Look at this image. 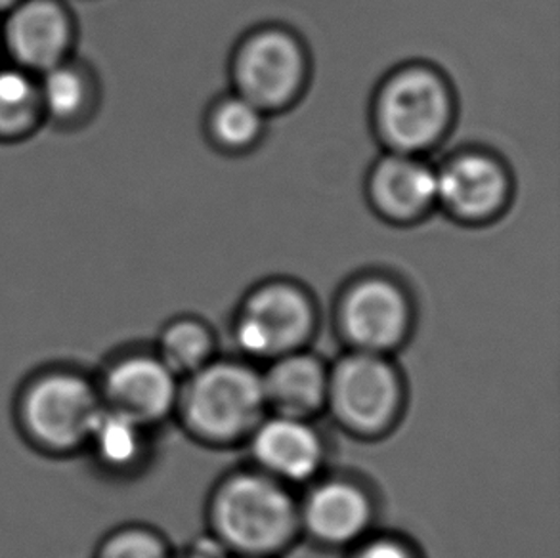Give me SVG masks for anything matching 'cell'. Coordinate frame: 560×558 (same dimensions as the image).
Returning a JSON list of instances; mask_svg holds the SVG:
<instances>
[{
	"label": "cell",
	"mask_w": 560,
	"mask_h": 558,
	"mask_svg": "<svg viewBox=\"0 0 560 558\" xmlns=\"http://www.w3.org/2000/svg\"><path fill=\"white\" fill-rule=\"evenodd\" d=\"M207 521L230 557L278 558L301 537L295 491L255 467L234 470L214 486Z\"/></svg>",
	"instance_id": "6da1fadb"
},
{
	"label": "cell",
	"mask_w": 560,
	"mask_h": 558,
	"mask_svg": "<svg viewBox=\"0 0 560 558\" xmlns=\"http://www.w3.org/2000/svg\"><path fill=\"white\" fill-rule=\"evenodd\" d=\"M102 409L94 373L52 363L23 379L14 400L15 427L35 452L69 460L84 455Z\"/></svg>",
	"instance_id": "7a4b0ae2"
},
{
	"label": "cell",
	"mask_w": 560,
	"mask_h": 558,
	"mask_svg": "<svg viewBox=\"0 0 560 558\" xmlns=\"http://www.w3.org/2000/svg\"><path fill=\"white\" fill-rule=\"evenodd\" d=\"M175 416L199 444L232 447L268 416L260 371L243 360L214 358L180 381Z\"/></svg>",
	"instance_id": "3957f363"
},
{
	"label": "cell",
	"mask_w": 560,
	"mask_h": 558,
	"mask_svg": "<svg viewBox=\"0 0 560 558\" xmlns=\"http://www.w3.org/2000/svg\"><path fill=\"white\" fill-rule=\"evenodd\" d=\"M455 98L446 77L427 63L394 69L373 102V125L386 150L423 155L454 125Z\"/></svg>",
	"instance_id": "277c9868"
},
{
	"label": "cell",
	"mask_w": 560,
	"mask_h": 558,
	"mask_svg": "<svg viewBox=\"0 0 560 558\" xmlns=\"http://www.w3.org/2000/svg\"><path fill=\"white\" fill-rule=\"evenodd\" d=\"M406 383L390 356L349 350L329 365L326 409L350 437L390 434L406 409Z\"/></svg>",
	"instance_id": "5b68a950"
},
{
	"label": "cell",
	"mask_w": 560,
	"mask_h": 558,
	"mask_svg": "<svg viewBox=\"0 0 560 558\" xmlns=\"http://www.w3.org/2000/svg\"><path fill=\"white\" fill-rule=\"evenodd\" d=\"M318 329V306L306 287L268 279L250 289L234 317L235 347L245 358L272 362L306 350Z\"/></svg>",
	"instance_id": "8992f818"
},
{
	"label": "cell",
	"mask_w": 560,
	"mask_h": 558,
	"mask_svg": "<svg viewBox=\"0 0 560 558\" xmlns=\"http://www.w3.org/2000/svg\"><path fill=\"white\" fill-rule=\"evenodd\" d=\"M416 304L408 287L383 272L349 281L335 304V327L349 350L390 356L413 332Z\"/></svg>",
	"instance_id": "52a82bcc"
},
{
	"label": "cell",
	"mask_w": 560,
	"mask_h": 558,
	"mask_svg": "<svg viewBox=\"0 0 560 558\" xmlns=\"http://www.w3.org/2000/svg\"><path fill=\"white\" fill-rule=\"evenodd\" d=\"M311 60L301 38L278 25L250 31L232 58L234 92L266 115L283 112L301 98Z\"/></svg>",
	"instance_id": "ba28073f"
},
{
	"label": "cell",
	"mask_w": 560,
	"mask_h": 558,
	"mask_svg": "<svg viewBox=\"0 0 560 558\" xmlns=\"http://www.w3.org/2000/svg\"><path fill=\"white\" fill-rule=\"evenodd\" d=\"M104 408L152 430L175 416L180 379L153 348H125L94 373Z\"/></svg>",
	"instance_id": "9c48e42d"
},
{
	"label": "cell",
	"mask_w": 560,
	"mask_h": 558,
	"mask_svg": "<svg viewBox=\"0 0 560 558\" xmlns=\"http://www.w3.org/2000/svg\"><path fill=\"white\" fill-rule=\"evenodd\" d=\"M79 23L68 0H22L0 18L2 60L40 75L73 58Z\"/></svg>",
	"instance_id": "30bf717a"
},
{
	"label": "cell",
	"mask_w": 560,
	"mask_h": 558,
	"mask_svg": "<svg viewBox=\"0 0 560 558\" xmlns=\"http://www.w3.org/2000/svg\"><path fill=\"white\" fill-rule=\"evenodd\" d=\"M301 536L324 549H347L373 532L377 501L373 491L352 476H319L299 499Z\"/></svg>",
	"instance_id": "8fae6325"
},
{
	"label": "cell",
	"mask_w": 560,
	"mask_h": 558,
	"mask_svg": "<svg viewBox=\"0 0 560 558\" xmlns=\"http://www.w3.org/2000/svg\"><path fill=\"white\" fill-rule=\"evenodd\" d=\"M439 209L462 224L500 219L513 196V178L498 155L463 150L436 166Z\"/></svg>",
	"instance_id": "7c38bea8"
},
{
	"label": "cell",
	"mask_w": 560,
	"mask_h": 558,
	"mask_svg": "<svg viewBox=\"0 0 560 558\" xmlns=\"http://www.w3.org/2000/svg\"><path fill=\"white\" fill-rule=\"evenodd\" d=\"M247 445L253 467L289 488L314 483L326 465V442L311 419L268 414Z\"/></svg>",
	"instance_id": "4fadbf2b"
},
{
	"label": "cell",
	"mask_w": 560,
	"mask_h": 558,
	"mask_svg": "<svg viewBox=\"0 0 560 558\" xmlns=\"http://www.w3.org/2000/svg\"><path fill=\"white\" fill-rule=\"evenodd\" d=\"M368 197L381 219L413 224L439 209L436 166L423 155L388 151L372 166Z\"/></svg>",
	"instance_id": "5bb4252c"
},
{
	"label": "cell",
	"mask_w": 560,
	"mask_h": 558,
	"mask_svg": "<svg viewBox=\"0 0 560 558\" xmlns=\"http://www.w3.org/2000/svg\"><path fill=\"white\" fill-rule=\"evenodd\" d=\"M260 377L268 414L312 421L326 409L329 365L308 350L276 358Z\"/></svg>",
	"instance_id": "9a60e30c"
},
{
	"label": "cell",
	"mask_w": 560,
	"mask_h": 558,
	"mask_svg": "<svg viewBox=\"0 0 560 558\" xmlns=\"http://www.w3.org/2000/svg\"><path fill=\"white\" fill-rule=\"evenodd\" d=\"M45 127L83 129L98 114L102 86L96 71L73 56L37 75Z\"/></svg>",
	"instance_id": "2e32d148"
},
{
	"label": "cell",
	"mask_w": 560,
	"mask_h": 558,
	"mask_svg": "<svg viewBox=\"0 0 560 558\" xmlns=\"http://www.w3.org/2000/svg\"><path fill=\"white\" fill-rule=\"evenodd\" d=\"M100 470L132 476L145 467L150 455V429L114 409H102L84 450Z\"/></svg>",
	"instance_id": "e0dca14e"
},
{
	"label": "cell",
	"mask_w": 560,
	"mask_h": 558,
	"mask_svg": "<svg viewBox=\"0 0 560 558\" xmlns=\"http://www.w3.org/2000/svg\"><path fill=\"white\" fill-rule=\"evenodd\" d=\"M45 127L37 75L0 61V143H20Z\"/></svg>",
	"instance_id": "ac0fdd59"
},
{
	"label": "cell",
	"mask_w": 560,
	"mask_h": 558,
	"mask_svg": "<svg viewBox=\"0 0 560 558\" xmlns=\"http://www.w3.org/2000/svg\"><path fill=\"white\" fill-rule=\"evenodd\" d=\"M268 115L240 94H228L212 102L205 121L207 137L226 153H243L257 146L266 130Z\"/></svg>",
	"instance_id": "d6986e66"
},
{
	"label": "cell",
	"mask_w": 560,
	"mask_h": 558,
	"mask_svg": "<svg viewBox=\"0 0 560 558\" xmlns=\"http://www.w3.org/2000/svg\"><path fill=\"white\" fill-rule=\"evenodd\" d=\"M153 350L168 370L183 381L214 360L217 339L211 327L199 317H176L163 327L158 347Z\"/></svg>",
	"instance_id": "ffe728a7"
},
{
	"label": "cell",
	"mask_w": 560,
	"mask_h": 558,
	"mask_svg": "<svg viewBox=\"0 0 560 558\" xmlns=\"http://www.w3.org/2000/svg\"><path fill=\"white\" fill-rule=\"evenodd\" d=\"M173 549L165 536L145 524H125L109 532L94 558H171Z\"/></svg>",
	"instance_id": "44dd1931"
},
{
	"label": "cell",
	"mask_w": 560,
	"mask_h": 558,
	"mask_svg": "<svg viewBox=\"0 0 560 558\" xmlns=\"http://www.w3.org/2000/svg\"><path fill=\"white\" fill-rule=\"evenodd\" d=\"M349 558H423L419 547L396 534H370L350 547Z\"/></svg>",
	"instance_id": "7402d4cb"
},
{
	"label": "cell",
	"mask_w": 560,
	"mask_h": 558,
	"mask_svg": "<svg viewBox=\"0 0 560 558\" xmlns=\"http://www.w3.org/2000/svg\"><path fill=\"white\" fill-rule=\"evenodd\" d=\"M226 549L212 536L199 537L183 553H173L171 558H228Z\"/></svg>",
	"instance_id": "603a6c76"
},
{
	"label": "cell",
	"mask_w": 560,
	"mask_h": 558,
	"mask_svg": "<svg viewBox=\"0 0 560 558\" xmlns=\"http://www.w3.org/2000/svg\"><path fill=\"white\" fill-rule=\"evenodd\" d=\"M22 0H0V18L10 12L15 4H20Z\"/></svg>",
	"instance_id": "cb8c5ba5"
},
{
	"label": "cell",
	"mask_w": 560,
	"mask_h": 558,
	"mask_svg": "<svg viewBox=\"0 0 560 558\" xmlns=\"http://www.w3.org/2000/svg\"><path fill=\"white\" fill-rule=\"evenodd\" d=\"M0 61H2V50H0Z\"/></svg>",
	"instance_id": "d4e9b609"
},
{
	"label": "cell",
	"mask_w": 560,
	"mask_h": 558,
	"mask_svg": "<svg viewBox=\"0 0 560 558\" xmlns=\"http://www.w3.org/2000/svg\"><path fill=\"white\" fill-rule=\"evenodd\" d=\"M228 558H247V557H228Z\"/></svg>",
	"instance_id": "484cf974"
}]
</instances>
